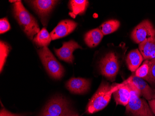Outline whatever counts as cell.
Masks as SVG:
<instances>
[{
  "label": "cell",
  "instance_id": "cell-7",
  "mask_svg": "<svg viewBox=\"0 0 155 116\" xmlns=\"http://www.w3.org/2000/svg\"><path fill=\"white\" fill-rule=\"evenodd\" d=\"M131 38L138 44L155 38V28L150 20H143L133 29L131 33Z\"/></svg>",
  "mask_w": 155,
  "mask_h": 116
},
{
  "label": "cell",
  "instance_id": "cell-22",
  "mask_svg": "<svg viewBox=\"0 0 155 116\" xmlns=\"http://www.w3.org/2000/svg\"><path fill=\"white\" fill-rule=\"evenodd\" d=\"M150 71V60H146L141 66L135 71V75L144 79L148 75Z\"/></svg>",
  "mask_w": 155,
  "mask_h": 116
},
{
  "label": "cell",
  "instance_id": "cell-11",
  "mask_svg": "<svg viewBox=\"0 0 155 116\" xmlns=\"http://www.w3.org/2000/svg\"><path fill=\"white\" fill-rule=\"evenodd\" d=\"M90 80L82 78H72L66 83L67 88L74 94H83L87 92L90 87Z\"/></svg>",
  "mask_w": 155,
  "mask_h": 116
},
{
  "label": "cell",
  "instance_id": "cell-8",
  "mask_svg": "<svg viewBox=\"0 0 155 116\" xmlns=\"http://www.w3.org/2000/svg\"><path fill=\"white\" fill-rule=\"evenodd\" d=\"M114 92L112 95L117 105L126 106L129 102L131 90L127 81L121 84L112 85Z\"/></svg>",
  "mask_w": 155,
  "mask_h": 116
},
{
  "label": "cell",
  "instance_id": "cell-13",
  "mask_svg": "<svg viewBox=\"0 0 155 116\" xmlns=\"http://www.w3.org/2000/svg\"><path fill=\"white\" fill-rule=\"evenodd\" d=\"M129 80L138 89L141 96H142L148 101L155 99V90L144 79L137 77L134 75L130 78Z\"/></svg>",
  "mask_w": 155,
  "mask_h": 116
},
{
  "label": "cell",
  "instance_id": "cell-3",
  "mask_svg": "<svg viewBox=\"0 0 155 116\" xmlns=\"http://www.w3.org/2000/svg\"><path fill=\"white\" fill-rule=\"evenodd\" d=\"M113 92L112 85L103 81L88 104L86 112L93 114L104 109L110 101Z\"/></svg>",
  "mask_w": 155,
  "mask_h": 116
},
{
  "label": "cell",
  "instance_id": "cell-16",
  "mask_svg": "<svg viewBox=\"0 0 155 116\" xmlns=\"http://www.w3.org/2000/svg\"><path fill=\"white\" fill-rule=\"evenodd\" d=\"M103 36L99 28L94 29L85 34L84 41L90 48H94L100 44Z\"/></svg>",
  "mask_w": 155,
  "mask_h": 116
},
{
  "label": "cell",
  "instance_id": "cell-14",
  "mask_svg": "<svg viewBox=\"0 0 155 116\" xmlns=\"http://www.w3.org/2000/svg\"><path fill=\"white\" fill-rule=\"evenodd\" d=\"M143 60V57L140 51L136 49L128 54L126 59V64L130 71L135 72L139 68Z\"/></svg>",
  "mask_w": 155,
  "mask_h": 116
},
{
  "label": "cell",
  "instance_id": "cell-12",
  "mask_svg": "<svg viewBox=\"0 0 155 116\" xmlns=\"http://www.w3.org/2000/svg\"><path fill=\"white\" fill-rule=\"evenodd\" d=\"M58 2L54 0H36L31 1L35 10L41 17L43 25L46 24L45 22L47 16Z\"/></svg>",
  "mask_w": 155,
  "mask_h": 116
},
{
  "label": "cell",
  "instance_id": "cell-2",
  "mask_svg": "<svg viewBox=\"0 0 155 116\" xmlns=\"http://www.w3.org/2000/svg\"><path fill=\"white\" fill-rule=\"evenodd\" d=\"M131 90L129 102L126 106V114L131 116H154L146 100L140 98V92L129 79L127 80Z\"/></svg>",
  "mask_w": 155,
  "mask_h": 116
},
{
  "label": "cell",
  "instance_id": "cell-10",
  "mask_svg": "<svg viewBox=\"0 0 155 116\" xmlns=\"http://www.w3.org/2000/svg\"><path fill=\"white\" fill-rule=\"evenodd\" d=\"M77 26V23L71 20L61 21L50 33L52 40H57L68 35L73 32Z\"/></svg>",
  "mask_w": 155,
  "mask_h": 116
},
{
  "label": "cell",
  "instance_id": "cell-1",
  "mask_svg": "<svg viewBox=\"0 0 155 116\" xmlns=\"http://www.w3.org/2000/svg\"><path fill=\"white\" fill-rule=\"evenodd\" d=\"M13 12L22 30L30 40H34L35 35L41 31L36 19L24 8L21 1L13 4Z\"/></svg>",
  "mask_w": 155,
  "mask_h": 116
},
{
  "label": "cell",
  "instance_id": "cell-25",
  "mask_svg": "<svg viewBox=\"0 0 155 116\" xmlns=\"http://www.w3.org/2000/svg\"><path fill=\"white\" fill-rule=\"evenodd\" d=\"M148 103L152 113L155 116V99L149 100Z\"/></svg>",
  "mask_w": 155,
  "mask_h": 116
},
{
  "label": "cell",
  "instance_id": "cell-6",
  "mask_svg": "<svg viewBox=\"0 0 155 116\" xmlns=\"http://www.w3.org/2000/svg\"><path fill=\"white\" fill-rule=\"evenodd\" d=\"M101 74L110 80L114 81L119 69L117 56L114 52H110L105 55L99 64Z\"/></svg>",
  "mask_w": 155,
  "mask_h": 116
},
{
  "label": "cell",
  "instance_id": "cell-18",
  "mask_svg": "<svg viewBox=\"0 0 155 116\" xmlns=\"http://www.w3.org/2000/svg\"><path fill=\"white\" fill-rule=\"evenodd\" d=\"M52 41L50 34H49L46 28H43L34 38L33 41L38 47H47Z\"/></svg>",
  "mask_w": 155,
  "mask_h": 116
},
{
  "label": "cell",
  "instance_id": "cell-19",
  "mask_svg": "<svg viewBox=\"0 0 155 116\" xmlns=\"http://www.w3.org/2000/svg\"><path fill=\"white\" fill-rule=\"evenodd\" d=\"M120 25V23L118 20H110L103 23L99 28L104 35H108L116 31Z\"/></svg>",
  "mask_w": 155,
  "mask_h": 116
},
{
  "label": "cell",
  "instance_id": "cell-4",
  "mask_svg": "<svg viewBox=\"0 0 155 116\" xmlns=\"http://www.w3.org/2000/svg\"><path fill=\"white\" fill-rule=\"evenodd\" d=\"M38 53L48 74L54 79H61L64 75V68L56 59L48 48H41L38 50Z\"/></svg>",
  "mask_w": 155,
  "mask_h": 116
},
{
  "label": "cell",
  "instance_id": "cell-24",
  "mask_svg": "<svg viewBox=\"0 0 155 116\" xmlns=\"http://www.w3.org/2000/svg\"><path fill=\"white\" fill-rule=\"evenodd\" d=\"M28 114H14L9 112L8 111L5 109V108H2L0 111V116H27Z\"/></svg>",
  "mask_w": 155,
  "mask_h": 116
},
{
  "label": "cell",
  "instance_id": "cell-26",
  "mask_svg": "<svg viewBox=\"0 0 155 116\" xmlns=\"http://www.w3.org/2000/svg\"><path fill=\"white\" fill-rule=\"evenodd\" d=\"M40 116H52V115H50V114H48V113H45V112H42L41 113Z\"/></svg>",
  "mask_w": 155,
  "mask_h": 116
},
{
  "label": "cell",
  "instance_id": "cell-27",
  "mask_svg": "<svg viewBox=\"0 0 155 116\" xmlns=\"http://www.w3.org/2000/svg\"><path fill=\"white\" fill-rule=\"evenodd\" d=\"M18 1H9V2H14V3H15V2H18Z\"/></svg>",
  "mask_w": 155,
  "mask_h": 116
},
{
  "label": "cell",
  "instance_id": "cell-17",
  "mask_svg": "<svg viewBox=\"0 0 155 116\" xmlns=\"http://www.w3.org/2000/svg\"><path fill=\"white\" fill-rule=\"evenodd\" d=\"M89 2L87 0H72L69 1V8L71 12L69 15L73 18L79 14L83 13L87 9Z\"/></svg>",
  "mask_w": 155,
  "mask_h": 116
},
{
  "label": "cell",
  "instance_id": "cell-5",
  "mask_svg": "<svg viewBox=\"0 0 155 116\" xmlns=\"http://www.w3.org/2000/svg\"><path fill=\"white\" fill-rule=\"evenodd\" d=\"M42 112L52 116H79L72 109L68 101L60 96L49 101Z\"/></svg>",
  "mask_w": 155,
  "mask_h": 116
},
{
  "label": "cell",
  "instance_id": "cell-23",
  "mask_svg": "<svg viewBox=\"0 0 155 116\" xmlns=\"http://www.w3.org/2000/svg\"><path fill=\"white\" fill-rule=\"evenodd\" d=\"M10 29V26L7 18H4L0 20V33H6Z\"/></svg>",
  "mask_w": 155,
  "mask_h": 116
},
{
  "label": "cell",
  "instance_id": "cell-15",
  "mask_svg": "<svg viewBox=\"0 0 155 116\" xmlns=\"http://www.w3.org/2000/svg\"><path fill=\"white\" fill-rule=\"evenodd\" d=\"M139 50L143 59L151 60L155 58V38L139 44Z\"/></svg>",
  "mask_w": 155,
  "mask_h": 116
},
{
  "label": "cell",
  "instance_id": "cell-9",
  "mask_svg": "<svg viewBox=\"0 0 155 116\" xmlns=\"http://www.w3.org/2000/svg\"><path fill=\"white\" fill-rule=\"evenodd\" d=\"M82 49L81 46L73 40L65 42L61 48L54 49L56 55L61 60L68 63H73L74 60L73 53L76 49Z\"/></svg>",
  "mask_w": 155,
  "mask_h": 116
},
{
  "label": "cell",
  "instance_id": "cell-21",
  "mask_svg": "<svg viewBox=\"0 0 155 116\" xmlns=\"http://www.w3.org/2000/svg\"><path fill=\"white\" fill-rule=\"evenodd\" d=\"M149 83L151 88L155 90V58L150 60V71L148 75L144 78Z\"/></svg>",
  "mask_w": 155,
  "mask_h": 116
},
{
  "label": "cell",
  "instance_id": "cell-20",
  "mask_svg": "<svg viewBox=\"0 0 155 116\" xmlns=\"http://www.w3.org/2000/svg\"><path fill=\"white\" fill-rule=\"evenodd\" d=\"M10 47L7 43L1 41L0 42V70L2 71L7 56L10 51Z\"/></svg>",
  "mask_w": 155,
  "mask_h": 116
}]
</instances>
